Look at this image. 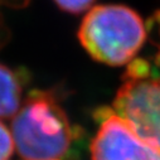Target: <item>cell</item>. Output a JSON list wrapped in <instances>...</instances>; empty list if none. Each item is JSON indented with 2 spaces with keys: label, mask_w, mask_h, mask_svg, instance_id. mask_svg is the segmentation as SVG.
<instances>
[{
  "label": "cell",
  "mask_w": 160,
  "mask_h": 160,
  "mask_svg": "<svg viewBox=\"0 0 160 160\" xmlns=\"http://www.w3.org/2000/svg\"><path fill=\"white\" fill-rule=\"evenodd\" d=\"M10 132L25 160H62L74 135L62 106L43 91L28 96L12 120Z\"/></svg>",
  "instance_id": "cell-1"
},
{
  "label": "cell",
  "mask_w": 160,
  "mask_h": 160,
  "mask_svg": "<svg viewBox=\"0 0 160 160\" xmlns=\"http://www.w3.org/2000/svg\"><path fill=\"white\" fill-rule=\"evenodd\" d=\"M79 42L88 54L110 66L132 61L142 47L146 30L136 12L124 5H97L83 18Z\"/></svg>",
  "instance_id": "cell-2"
},
{
  "label": "cell",
  "mask_w": 160,
  "mask_h": 160,
  "mask_svg": "<svg viewBox=\"0 0 160 160\" xmlns=\"http://www.w3.org/2000/svg\"><path fill=\"white\" fill-rule=\"evenodd\" d=\"M148 72L145 62L131 63L115 97L113 111L160 154V78H151Z\"/></svg>",
  "instance_id": "cell-3"
},
{
  "label": "cell",
  "mask_w": 160,
  "mask_h": 160,
  "mask_svg": "<svg viewBox=\"0 0 160 160\" xmlns=\"http://www.w3.org/2000/svg\"><path fill=\"white\" fill-rule=\"evenodd\" d=\"M97 118L100 126L91 142L92 160H160V154L113 110H100Z\"/></svg>",
  "instance_id": "cell-4"
},
{
  "label": "cell",
  "mask_w": 160,
  "mask_h": 160,
  "mask_svg": "<svg viewBox=\"0 0 160 160\" xmlns=\"http://www.w3.org/2000/svg\"><path fill=\"white\" fill-rule=\"evenodd\" d=\"M22 105V83L7 66L0 64V118L14 117Z\"/></svg>",
  "instance_id": "cell-5"
},
{
  "label": "cell",
  "mask_w": 160,
  "mask_h": 160,
  "mask_svg": "<svg viewBox=\"0 0 160 160\" xmlns=\"http://www.w3.org/2000/svg\"><path fill=\"white\" fill-rule=\"evenodd\" d=\"M15 145L10 130L0 121V160H10Z\"/></svg>",
  "instance_id": "cell-6"
},
{
  "label": "cell",
  "mask_w": 160,
  "mask_h": 160,
  "mask_svg": "<svg viewBox=\"0 0 160 160\" xmlns=\"http://www.w3.org/2000/svg\"><path fill=\"white\" fill-rule=\"evenodd\" d=\"M57 5L68 13H82L87 10L95 0H54Z\"/></svg>",
  "instance_id": "cell-7"
},
{
  "label": "cell",
  "mask_w": 160,
  "mask_h": 160,
  "mask_svg": "<svg viewBox=\"0 0 160 160\" xmlns=\"http://www.w3.org/2000/svg\"><path fill=\"white\" fill-rule=\"evenodd\" d=\"M156 24H158V30H159V35H160V10L156 13ZM158 63L160 64V51L158 54Z\"/></svg>",
  "instance_id": "cell-8"
}]
</instances>
